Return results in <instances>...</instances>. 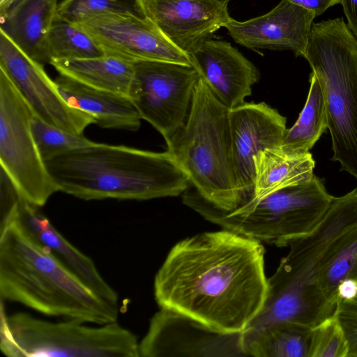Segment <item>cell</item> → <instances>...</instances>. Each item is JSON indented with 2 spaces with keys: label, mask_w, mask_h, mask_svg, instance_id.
<instances>
[{
  "label": "cell",
  "mask_w": 357,
  "mask_h": 357,
  "mask_svg": "<svg viewBox=\"0 0 357 357\" xmlns=\"http://www.w3.org/2000/svg\"><path fill=\"white\" fill-rule=\"evenodd\" d=\"M145 16L176 47L190 55L231 19L219 0H142Z\"/></svg>",
  "instance_id": "15"
},
{
  "label": "cell",
  "mask_w": 357,
  "mask_h": 357,
  "mask_svg": "<svg viewBox=\"0 0 357 357\" xmlns=\"http://www.w3.org/2000/svg\"><path fill=\"white\" fill-rule=\"evenodd\" d=\"M255 183L252 199L311 179L315 162L312 154L289 153L280 148L266 149L254 158Z\"/></svg>",
  "instance_id": "21"
},
{
  "label": "cell",
  "mask_w": 357,
  "mask_h": 357,
  "mask_svg": "<svg viewBox=\"0 0 357 357\" xmlns=\"http://www.w3.org/2000/svg\"><path fill=\"white\" fill-rule=\"evenodd\" d=\"M305 58L323 91L332 160L357 179V38L342 17L313 23Z\"/></svg>",
  "instance_id": "7"
},
{
  "label": "cell",
  "mask_w": 357,
  "mask_h": 357,
  "mask_svg": "<svg viewBox=\"0 0 357 357\" xmlns=\"http://www.w3.org/2000/svg\"><path fill=\"white\" fill-rule=\"evenodd\" d=\"M347 25L357 38V0H340Z\"/></svg>",
  "instance_id": "32"
},
{
  "label": "cell",
  "mask_w": 357,
  "mask_h": 357,
  "mask_svg": "<svg viewBox=\"0 0 357 357\" xmlns=\"http://www.w3.org/2000/svg\"><path fill=\"white\" fill-rule=\"evenodd\" d=\"M357 295V281L346 280L340 283L337 288L338 302L342 300H350Z\"/></svg>",
  "instance_id": "33"
},
{
  "label": "cell",
  "mask_w": 357,
  "mask_h": 357,
  "mask_svg": "<svg viewBox=\"0 0 357 357\" xmlns=\"http://www.w3.org/2000/svg\"><path fill=\"white\" fill-rule=\"evenodd\" d=\"M335 314L348 341V357H357V295L350 300L340 301Z\"/></svg>",
  "instance_id": "30"
},
{
  "label": "cell",
  "mask_w": 357,
  "mask_h": 357,
  "mask_svg": "<svg viewBox=\"0 0 357 357\" xmlns=\"http://www.w3.org/2000/svg\"><path fill=\"white\" fill-rule=\"evenodd\" d=\"M76 24L107 54L132 62L153 60L192 66L190 56L171 43L146 17L105 15Z\"/></svg>",
  "instance_id": "13"
},
{
  "label": "cell",
  "mask_w": 357,
  "mask_h": 357,
  "mask_svg": "<svg viewBox=\"0 0 357 357\" xmlns=\"http://www.w3.org/2000/svg\"><path fill=\"white\" fill-rule=\"evenodd\" d=\"M0 68L35 115L45 122L76 135H82L88 126L96 123L91 115L68 105L43 65L29 56L1 30Z\"/></svg>",
  "instance_id": "12"
},
{
  "label": "cell",
  "mask_w": 357,
  "mask_h": 357,
  "mask_svg": "<svg viewBox=\"0 0 357 357\" xmlns=\"http://www.w3.org/2000/svg\"><path fill=\"white\" fill-rule=\"evenodd\" d=\"M141 357H244L242 332L215 329L195 318L161 308L139 342Z\"/></svg>",
  "instance_id": "11"
},
{
  "label": "cell",
  "mask_w": 357,
  "mask_h": 357,
  "mask_svg": "<svg viewBox=\"0 0 357 357\" xmlns=\"http://www.w3.org/2000/svg\"><path fill=\"white\" fill-rule=\"evenodd\" d=\"M220 1H222L224 3H228V2L230 1V0H219Z\"/></svg>",
  "instance_id": "35"
},
{
  "label": "cell",
  "mask_w": 357,
  "mask_h": 357,
  "mask_svg": "<svg viewBox=\"0 0 357 357\" xmlns=\"http://www.w3.org/2000/svg\"><path fill=\"white\" fill-rule=\"evenodd\" d=\"M357 224V188L334 197L327 213L309 234L289 243L288 254L267 279L264 305L243 333L291 321L313 327L333 314L337 305L321 290L317 273L326 248L341 234Z\"/></svg>",
  "instance_id": "4"
},
{
  "label": "cell",
  "mask_w": 357,
  "mask_h": 357,
  "mask_svg": "<svg viewBox=\"0 0 357 357\" xmlns=\"http://www.w3.org/2000/svg\"><path fill=\"white\" fill-rule=\"evenodd\" d=\"M333 197L315 175L303 183L252 199L230 211L213 206L192 187L182 194L183 202L206 220L224 229L280 247L315 229Z\"/></svg>",
  "instance_id": "6"
},
{
  "label": "cell",
  "mask_w": 357,
  "mask_h": 357,
  "mask_svg": "<svg viewBox=\"0 0 357 357\" xmlns=\"http://www.w3.org/2000/svg\"><path fill=\"white\" fill-rule=\"evenodd\" d=\"M229 119L233 167L244 204L254 194L255 156L281 146L287 121L265 102H245L231 109Z\"/></svg>",
  "instance_id": "14"
},
{
  "label": "cell",
  "mask_w": 357,
  "mask_h": 357,
  "mask_svg": "<svg viewBox=\"0 0 357 357\" xmlns=\"http://www.w3.org/2000/svg\"><path fill=\"white\" fill-rule=\"evenodd\" d=\"M45 162L59 191L84 200L174 197L190 185L167 151L95 142Z\"/></svg>",
  "instance_id": "2"
},
{
  "label": "cell",
  "mask_w": 357,
  "mask_h": 357,
  "mask_svg": "<svg viewBox=\"0 0 357 357\" xmlns=\"http://www.w3.org/2000/svg\"><path fill=\"white\" fill-rule=\"evenodd\" d=\"M267 279L261 243L222 229L178 242L155 276L154 296L160 308L243 332L264 305Z\"/></svg>",
  "instance_id": "1"
},
{
  "label": "cell",
  "mask_w": 357,
  "mask_h": 357,
  "mask_svg": "<svg viewBox=\"0 0 357 357\" xmlns=\"http://www.w3.org/2000/svg\"><path fill=\"white\" fill-rule=\"evenodd\" d=\"M35 115L0 68V162L27 202L44 206L58 187L42 158L31 130Z\"/></svg>",
  "instance_id": "9"
},
{
  "label": "cell",
  "mask_w": 357,
  "mask_h": 357,
  "mask_svg": "<svg viewBox=\"0 0 357 357\" xmlns=\"http://www.w3.org/2000/svg\"><path fill=\"white\" fill-rule=\"evenodd\" d=\"M50 64L59 75L128 96L135 75L132 61L107 54L93 58L54 59Z\"/></svg>",
  "instance_id": "22"
},
{
  "label": "cell",
  "mask_w": 357,
  "mask_h": 357,
  "mask_svg": "<svg viewBox=\"0 0 357 357\" xmlns=\"http://www.w3.org/2000/svg\"><path fill=\"white\" fill-rule=\"evenodd\" d=\"M105 15L146 17L142 0H63L56 20L77 24Z\"/></svg>",
  "instance_id": "27"
},
{
  "label": "cell",
  "mask_w": 357,
  "mask_h": 357,
  "mask_svg": "<svg viewBox=\"0 0 357 357\" xmlns=\"http://www.w3.org/2000/svg\"><path fill=\"white\" fill-rule=\"evenodd\" d=\"M0 294L50 317L116 321L118 304L95 294L13 220H1Z\"/></svg>",
  "instance_id": "3"
},
{
  "label": "cell",
  "mask_w": 357,
  "mask_h": 357,
  "mask_svg": "<svg viewBox=\"0 0 357 357\" xmlns=\"http://www.w3.org/2000/svg\"><path fill=\"white\" fill-rule=\"evenodd\" d=\"M305 104L293 126L286 130L280 148L289 153H306L328 128V117L320 84L312 72Z\"/></svg>",
  "instance_id": "25"
},
{
  "label": "cell",
  "mask_w": 357,
  "mask_h": 357,
  "mask_svg": "<svg viewBox=\"0 0 357 357\" xmlns=\"http://www.w3.org/2000/svg\"><path fill=\"white\" fill-rule=\"evenodd\" d=\"M31 127L38 151L45 162L69 151L95 144L83 135L61 130L36 115L31 119Z\"/></svg>",
  "instance_id": "28"
},
{
  "label": "cell",
  "mask_w": 357,
  "mask_h": 357,
  "mask_svg": "<svg viewBox=\"0 0 357 357\" xmlns=\"http://www.w3.org/2000/svg\"><path fill=\"white\" fill-rule=\"evenodd\" d=\"M54 82L68 105L91 115L101 128H139L142 119L129 96L93 88L63 75Z\"/></svg>",
  "instance_id": "19"
},
{
  "label": "cell",
  "mask_w": 357,
  "mask_h": 357,
  "mask_svg": "<svg viewBox=\"0 0 357 357\" xmlns=\"http://www.w3.org/2000/svg\"><path fill=\"white\" fill-rule=\"evenodd\" d=\"M0 349L9 357H139L136 335L117 321L97 326L77 319L52 321L1 305Z\"/></svg>",
  "instance_id": "8"
},
{
  "label": "cell",
  "mask_w": 357,
  "mask_h": 357,
  "mask_svg": "<svg viewBox=\"0 0 357 357\" xmlns=\"http://www.w3.org/2000/svg\"><path fill=\"white\" fill-rule=\"evenodd\" d=\"M312 327L278 323L252 333H242L247 356L309 357Z\"/></svg>",
  "instance_id": "23"
},
{
  "label": "cell",
  "mask_w": 357,
  "mask_h": 357,
  "mask_svg": "<svg viewBox=\"0 0 357 357\" xmlns=\"http://www.w3.org/2000/svg\"><path fill=\"white\" fill-rule=\"evenodd\" d=\"M16 0H0V13L6 10Z\"/></svg>",
  "instance_id": "34"
},
{
  "label": "cell",
  "mask_w": 357,
  "mask_h": 357,
  "mask_svg": "<svg viewBox=\"0 0 357 357\" xmlns=\"http://www.w3.org/2000/svg\"><path fill=\"white\" fill-rule=\"evenodd\" d=\"M315 17L310 10L281 0L263 15L243 22L231 17L224 27L236 43L245 47L290 50L305 58Z\"/></svg>",
  "instance_id": "16"
},
{
  "label": "cell",
  "mask_w": 357,
  "mask_h": 357,
  "mask_svg": "<svg viewBox=\"0 0 357 357\" xmlns=\"http://www.w3.org/2000/svg\"><path fill=\"white\" fill-rule=\"evenodd\" d=\"M229 111L200 77L185 124L165 141L190 185L225 211L243 204L233 167Z\"/></svg>",
  "instance_id": "5"
},
{
  "label": "cell",
  "mask_w": 357,
  "mask_h": 357,
  "mask_svg": "<svg viewBox=\"0 0 357 357\" xmlns=\"http://www.w3.org/2000/svg\"><path fill=\"white\" fill-rule=\"evenodd\" d=\"M349 344L335 312L312 328L309 357H348Z\"/></svg>",
  "instance_id": "29"
},
{
  "label": "cell",
  "mask_w": 357,
  "mask_h": 357,
  "mask_svg": "<svg viewBox=\"0 0 357 357\" xmlns=\"http://www.w3.org/2000/svg\"><path fill=\"white\" fill-rule=\"evenodd\" d=\"M58 0H16L0 13V30L36 61L49 63L46 43Z\"/></svg>",
  "instance_id": "20"
},
{
  "label": "cell",
  "mask_w": 357,
  "mask_h": 357,
  "mask_svg": "<svg viewBox=\"0 0 357 357\" xmlns=\"http://www.w3.org/2000/svg\"><path fill=\"white\" fill-rule=\"evenodd\" d=\"M318 284L337 305V288L346 280L357 281V224L337 236L323 253L317 268Z\"/></svg>",
  "instance_id": "24"
},
{
  "label": "cell",
  "mask_w": 357,
  "mask_h": 357,
  "mask_svg": "<svg viewBox=\"0 0 357 357\" xmlns=\"http://www.w3.org/2000/svg\"><path fill=\"white\" fill-rule=\"evenodd\" d=\"M129 97L140 117L167 140L185 124L200 75L191 65L142 60L133 62Z\"/></svg>",
  "instance_id": "10"
},
{
  "label": "cell",
  "mask_w": 357,
  "mask_h": 357,
  "mask_svg": "<svg viewBox=\"0 0 357 357\" xmlns=\"http://www.w3.org/2000/svg\"><path fill=\"white\" fill-rule=\"evenodd\" d=\"M49 63L54 59H86L106 54L102 47L77 24L56 20L46 43Z\"/></svg>",
  "instance_id": "26"
},
{
  "label": "cell",
  "mask_w": 357,
  "mask_h": 357,
  "mask_svg": "<svg viewBox=\"0 0 357 357\" xmlns=\"http://www.w3.org/2000/svg\"><path fill=\"white\" fill-rule=\"evenodd\" d=\"M22 198L1 220L15 221L35 242L46 248L65 268L95 294L118 304L116 291L106 282L93 261L71 244L40 211Z\"/></svg>",
  "instance_id": "17"
},
{
  "label": "cell",
  "mask_w": 357,
  "mask_h": 357,
  "mask_svg": "<svg viewBox=\"0 0 357 357\" xmlns=\"http://www.w3.org/2000/svg\"><path fill=\"white\" fill-rule=\"evenodd\" d=\"M289 1L314 12L316 16L324 13L330 7L340 3V0H289Z\"/></svg>",
  "instance_id": "31"
},
{
  "label": "cell",
  "mask_w": 357,
  "mask_h": 357,
  "mask_svg": "<svg viewBox=\"0 0 357 357\" xmlns=\"http://www.w3.org/2000/svg\"><path fill=\"white\" fill-rule=\"evenodd\" d=\"M190 59L200 77L229 109L245 102L260 77L255 66L226 41L208 39Z\"/></svg>",
  "instance_id": "18"
}]
</instances>
